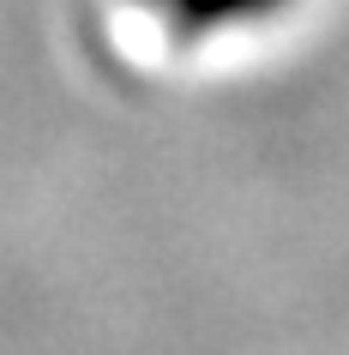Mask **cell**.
<instances>
[{
    "label": "cell",
    "instance_id": "1",
    "mask_svg": "<svg viewBox=\"0 0 349 355\" xmlns=\"http://www.w3.org/2000/svg\"><path fill=\"white\" fill-rule=\"evenodd\" d=\"M133 6H145L151 19H163L169 37L199 42V37H211V31L265 19V12H277L283 0H133Z\"/></svg>",
    "mask_w": 349,
    "mask_h": 355
}]
</instances>
